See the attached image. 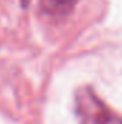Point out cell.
Wrapping results in <instances>:
<instances>
[{"label": "cell", "instance_id": "cell-1", "mask_svg": "<svg viewBox=\"0 0 122 124\" xmlns=\"http://www.w3.org/2000/svg\"><path fill=\"white\" fill-rule=\"evenodd\" d=\"M75 113L79 124H122V117L108 107L91 87L75 93Z\"/></svg>", "mask_w": 122, "mask_h": 124}, {"label": "cell", "instance_id": "cell-2", "mask_svg": "<svg viewBox=\"0 0 122 124\" xmlns=\"http://www.w3.org/2000/svg\"><path fill=\"white\" fill-rule=\"evenodd\" d=\"M79 0H42L40 7L47 16L61 19L69 16L76 7Z\"/></svg>", "mask_w": 122, "mask_h": 124}, {"label": "cell", "instance_id": "cell-3", "mask_svg": "<svg viewBox=\"0 0 122 124\" xmlns=\"http://www.w3.org/2000/svg\"><path fill=\"white\" fill-rule=\"evenodd\" d=\"M20 3H22V7H27L30 4V0H20Z\"/></svg>", "mask_w": 122, "mask_h": 124}]
</instances>
